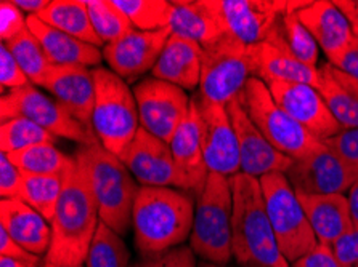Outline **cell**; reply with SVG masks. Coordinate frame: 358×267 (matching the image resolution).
<instances>
[{
	"instance_id": "7",
	"label": "cell",
	"mask_w": 358,
	"mask_h": 267,
	"mask_svg": "<svg viewBox=\"0 0 358 267\" xmlns=\"http://www.w3.org/2000/svg\"><path fill=\"white\" fill-rule=\"evenodd\" d=\"M238 101L270 144L289 159H302L323 147L322 141L302 128L278 106L262 80L249 79Z\"/></svg>"
},
{
	"instance_id": "43",
	"label": "cell",
	"mask_w": 358,
	"mask_h": 267,
	"mask_svg": "<svg viewBox=\"0 0 358 267\" xmlns=\"http://www.w3.org/2000/svg\"><path fill=\"white\" fill-rule=\"evenodd\" d=\"M339 267H358V229H352L331 245Z\"/></svg>"
},
{
	"instance_id": "52",
	"label": "cell",
	"mask_w": 358,
	"mask_h": 267,
	"mask_svg": "<svg viewBox=\"0 0 358 267\" xmlns=\"http://www.w3.org/2000/svg\"><path fill=\"white\" fill-rule=\"evenodd\" d=\"M199 267H225V266H217V264H210V263H203Z\"/></svg>"
},
{
	"instance_id": "6",
	"label": "cell",
	"mask_w": 358,
	"mask_h": 267,
	"mask_svg": "<svg viewBox=\"0 0 358 267\" xmlns=\"http://www.w3.org/2000/svg\"><path fill=\"white\" fill-rule=\"evenodd\" d=\"M95 107L92 128L99 143L111 154L121 155L140 130L138 107L127 82L110 69H94Z\"/></svg>"
},
{
	"instance_id": "41",
	"label": "cell",
	"mask_w": 358,
	"mask_h": 267,
	"mask_svg": "<svg viewBox=\"0 0 358 267\" xmlns=\"http://www.w3.org/2000/svg\"><path fill=\"white\" fill-rule=\"evenodd\" d=\"M323 144L350 163H358V128H343Z\"/></svg>"
},
{
	"instance_id": "11",
	"label": "cell",
	"mask_w": 358,
	"mask_h": 267,
	"mask_svg": "<svg viewBox=\"0 0 358 267\" xmlns=\"http://www.w3.org/2000/svg\"><path fill=\"white\" fill-rule=\"evenodd\" d=\"M224 36L252 47L273 31L291 0H208Z\"/></svg>"
},
{
	"instance_id": "40",
	"label": "cell",
	"mask_w": 358,
	"mask_h": 267,
	"mask_svg": "<svg viewBox=\"0 0 358 267\" xmlns=\"http://www.w3.org/2000/svg\"><path fill=\"white\" fill-rule=\"evenodd\" d=\"M0 82H2L3 89L10 90L21 89V86L31 84L5 43L0 45Z\"/></svg>"
},
{
	"instance_id": "49",
	"label": "cell",
	"mask_w": 358,
	"mask_h": 267,
	"mask_svg": "<svg viewBox=\"0 0 358 267\" xmlns=\"http://www.w3.org/2000/svg\"><path fill=\"white\" fill-rule=\"evenodd\" d=\"M347 200H349L350 206V216H352V224L354 229H358V184L349 190L347 194Z\"/></svg>"
},
{
	"instance_id": "34",
	"label": "cell",
	"mask_w": 358,
	"mask_h": 267,
	"mask_svg": "<svg viewBox=\"0 0 358 267\" xmlns=\"http://www.w3.org/2000/svg\"><path fill=\"white\" fill-rule=\"evenodd\" d=\"M92 26L103 45L113 43L130 34L135 27L115 0H85Z\"/></svg>"
},
{
	"instance_id": "17",
	"label": "cell",
	"mask_w": 358,
	"mask_h": 267,
	"mask_svg": "<svg viewBox=\"0 0 358 267\" xmlns=\"http://www.w3.org/2000/svg\"><path fill=\"white\" fill-rule=\"evenodd\" d=\"M267 86L278 106L322 143L343 130L317 86L307 84H270Z\"/></svg>"
},
{
	"instance_id": "15",
	"label": "cell",
	"mask_w": 358,
	"mask_h": 267,
	"mask_svg": "<svg viewBox=\"0 0 358 267\" xmlns=\"http://www.w3.org/2000/svg\"><path fill=\"white\" fill-rule=\"evenodd\" d=\"M119 159L140 186L177 188L187 192V183L176 165L171 146L142 127Z\"/></svg>"
},
{
	"instance_id": "3",
	"label": "cell",
	"mask_w": 358,
	"mask_h": 267,
	"mask_svg": "<svg viewBox=\"0 0 358 267\" xmlns=\"http://www.w3.org/2000/svg\"><path fill=\"white\" fill-rule=\"evenodd\" d=\"M233 190V256L248 267H291L276 243L260 179L238 173Z\"/></svg>"
},
{
	"instance_id": "14",
	"label": "cell",
	"mask_w": 358,
	"mask_h": 267,
	"mask_svg": "<svg viewBox=\"0 0 358 267\" xmlns=\"http://www.w3.org/2000/svg\"><path fill=\"white\" fill-rule=\"evenodd\" d=\"M201 144L209 173L233 178L241 173L240 144L227 106L198 96Z\"/></svg>"
},
{
	"instance_id": "4",
	"label": "cell",
	"mask_w": 358,
	"mask_h": 267,
	"mask_svg": "<svg viewBox=\"0 0 358 267\" xmlns=\"http://www.w3.org/2000/svg\"><path fill=\"white\" fill-rule=\"evenodd\" d=\"M74 159L89 179L99 205L100 221L124 236L132 226L134 204L142 186L124 162L100 143L80 146Z\"/></svg>"
},
{
	"instance_id": "30",
	"label": "cell",
	"mask_w": 358,
	"mask_h": 267,
	"mask_svg": "<svg viewBox=\"0 0 358 267\" xmlns=\"http://www.w3.org/2000/svg\"><path fill=\"white\" fill-rule=\"evenodd\" d=\"M7 155L23 174H39V176L63 178L76 162V159L63 154L55 144L50 143L31 146L28 149Z\"/></svg>"
},
{
	"instance_id": "32",
	"label": "cell",
	"mask_w": 358,
	"mask_h": 267,
	"mask_svg": "<svg viewBox=\"0 0 358 267\" xmlns=\"http://www.w3.org/2000/svg\"><path fill=\"white\" fill-rule=\"evenodd\" d=\"M63 178L23 174L20 200L28 204L50 222L63 192Z\"/></svg>"
},
{
	"instance_id": "13",
	"label": "cell",
	"mask_w": 358,
	"mask_h": 267,
	"mask_svg": "<svg viewBox=\"0 0 358 267\" xmlns=\"http://www.w3.org/2000/svg\"><path fill=\"white\" fill-rule=\"evenodd\" d=\"M286 176L299 194L345 195L358 184V163L344 160L323 144L320 151L292 162Z\"/></svg>"
},
{
	"instance_id": "44",
	"label": "cell",
	"mask_w": 358,
	"mask_h": 267,
	"mask_svg": "<svg viewBox=\"0 0 358 267\" xmlns=\"http://www.w3.org/2000/svg\"><path fill=\"white\" fill-rule=\"evenodd\" d=\"M0 254L3 258H10L15 261H21V263L29 264L32 267H39V256L29 253L24 250L20 243H16L12 237L8 236L5 229L0 227Z\"/></svg>"
},
{
	"instance_id": "12",
	"label": "cell",
	"mask_w": 358,
	"mask_h": 267,
	"mask_svg": "<svg viewBox=\"0 0 358 267\" xmlns=\"http://www.w3.org/2000/svg\"><path fill=\"white\" fill-rule=\"evenodd\" d=\"M140 127L169 144L189 112L185 90L159 79H145L134 86Z\"/></svg>"
},
{
	"instance_id": "37",
	"label": "cell",
	"mask_w": 358,
	"mask_h": 267,
	"mask_svg": "<svg viewBox=\"0 0 358 267\" xmlns=\"http://www.w3.org/2000/svg\"><path fill=\"white\" fill-rule=\"evenodd\" d=\"M57 136L48 133L39 125L28 119L16 117L0 125V149L3 154H12L31 146L50 143L55 144Z\"/></svg>"
},
{
	"instance_id": "35",
	"label": "cell",
	"mask_w": 358,
	"mask_h": 267,
	"mask_svg": "<svg viewBox=\"0 0 358 267\" xmlns=\"http://www.w3.org/2000/svg\"><path fill=\"white\" fill-rule=\"evenodd\" d=\"M130 252L122 237L100 221L85 258L87 267H129Z\"/></svg>"
},
{
	"instance_id": "36",
	"label": "cell",
	"mask_w": 358,
	"mask_h": 267,
	"mask_svg": "<svg viewBox=\"0 0 358 267\" xmlns=\"http://www.w3.org/2000/svg\"><path fill=\"white\" fill-rule=\"evenodd\" d=\"M138 31L169 29L172 2L166 0H115Z\"/></svg>"
},
{
	"instance_id": "28",
	"label": "cell",
	"mask_w": 358,
	"mask_h": 267,
	"mask_svg": "<svg viewBox=\"0 0 358 267\" xmlns=\"http://www.w3.org/2000/svg\"><path fill=\"white\" fill-rule=\"evenodd\" d=\"M171 34L199 43L201 47L209 45L224 32L219 21L209 8L208 0H178L172 2Z\"/></svg>"
},
{
	"instance_id": "23",
	"label": "cell",
	"mask_w": 358,
	"mask_h": 267,
	"mask_svg": "<svg viewBox=\"0 0 358 267\" xmlns=\"http://www.w3.org/2000/svg\"><path fill=\"white\" fill-rule=\"evenodd\" d=\"M0 227L29 253L47 254L52 243V226L41 213L20 199L0 201Z\"/></svg>"
},
{
	"instance_id": "5",
	"label": "cell",
	"mask_w": 358,
	"mask_h": 267,
	"mask_svg": "<svg viewBox=\"0 0 358 267\" xmlns=\"http://www.w3.org/2000/svg\"><path fill=\"white\" fill-rule=\"evenodd\" d=\"M233 190L229 178L209 173L198 195L189 247L206 263L227 266L233 258Z\"/></svg>"
},
{
	"instance_id": "22",
	"label": "cell",
	"mask_w": 358,
	"mask_h": 267,
	"mask_svg": "<svg viewBox=\"0 0 358 267\" xmlns=\"http://www.w3.org/2000/svg\"><path fill=\"white\" fill-rule=\"evenodd\" d=\"M297 16L327 54L331 64L344 53L355 37L349 20L331 0L308 2L297 12Z\"/></svg>"
},
{
	"instance_id": "9",
	"label": "cell",
	"mask_w": 358,
	"mask_h": 267,
	"mask_svg": "<svg viewBox=\"0 0 358 267\" xmlns=\"http://www.w3.org/2000/svg\"><path fill=\"white\" fill-rule=\"evenodd\" d=\"M252 77L249 48L230 37H220L203 47L199 96L227 106L236 100Z\"/></svg>"
},
{
	"instance_id": "18",
	"label": "cell",
	"mask_w": 358,
	"mask_h": 267,
	"mask_svg": "<svg viewBox=\"0 0 358 267\" xmlns=\"http://www.w3.org/2000/svg\"><path fill=\"white\" fill-rule=\"evenodd\" d=\"M227 112L240 144L241 173L259 179L270 173L286 174L294 160L270 144V141L260 133V130L241 107L238 98L227 105Z\"/></svg>"
},
{
	"instance_id": "42",
	"label": "cell",
	"mask_w": 358,
	"mask_h": 267,
	"mask_svg": "<svg viewBox=\"0 0 358 267\" xmlns=\"http://www.w3.org/2000/svg\"><path fill=\"white\" fill-rule=\"evenodd\" d=\"M23 173L8 159L7 154L0 155V195L2 199H20Z\"/></svg>"
},
{
	"instance_id": "24",
	"label": "cell",
	"mask_w": 358,
	"mask_h": 267,
	"mask_svg": "<svg viewBox=\"0 0 358 267\" xmlns=\"http://www.w3.org/2000/svg\"><path fill=\"white\" fill-rule=\"evenodd\" d=\"M28 29L41 43L48 61L53 66H96L101 63L103 52L66 32L43 23L36 15L28 16Z\"/></svg>"
},
{
	"instance_id": "47",
	"label": "cell",
	"mask_w": 358,
	"mask_h": 267,
	"mask_svg": "<svg viewBox=\"0 0 358 267\" xmlns=\"http://www.w3.org/2000/svg\"><path fill=\"white\" fill-rule=\"evenodd\" d=\"M350 24L358 23V0H333Z\"/></svg>"
},
{
	"instance_id": "31",
	"label": "cell",
	"mask_w": 358,
	"mask_h": 267,
	"mask_svg": "<svg viewBox=\"0 0 358 267\" xmlns=\"http://www.w3.org/2000/svg\"><path fill=\"white\" fill-rule=\"evenodd\" d=\"M308 2L303 0H291L289 8L281 16V34L289 52L307 66L318 68L320 47L306 26L301 23L297 12L306 7Z\"/></svg>"
},
{
	"instance_id": "45",
	"label": "cell",
	"mask_w": 358,
	"mask_h": 267,
	"mask_svg": "<svg viewBox=\"0 0 358 267\" xmlns=\"http://www.w3.org/2000/svg\"><path fill=\"white\" fill-rule=\"evenodd\" d=\"M291 267H339V264L331 252V247L318 243L315 250L302 256L294 264H291Z\"/></svg>"
},
{
	"instance_id": "21",
	"label": "cell",
	"mask_w": 358,
	"mask_h": 267,
	"mask_svg": "<svg viewBox=\"0 0 358 267\" xmlns=\"http://www.w3.org/2000/svg\"><path fill=\"white\" fill-rule=\"evenodd\" d=\"M169 146L178 171L182 173L187 183V192L192 194L193 197H198L203 192L206 181H208L209 170L206 167L203 144H201L199 109L196 98L192 100L188 116L173 135Z\"/></svg>"
},
{
	"instance_id": "51",
	"label": "cell",
	"mask_w": 358,
	"mask_h": 267,
	"mask_svg": "<svg viewBox=\"0 0 358 267\" xmlns=\"http://www.w3.org/2000/svg\"><path fill=\"white\" fill-rule=\"evenodd\" d=\"M42 267H64V266H58V264H53V263H48V261H45V263L42 264ZM83 267V266H80Z\"/></svg>"
},
{
	"instance_id": "10",
	"label": "cell",
	"mask_w": 358,
	"mask_h": 267,
	"mask_svg": "<svg viewBox=\"0 0 358 267\" xmlns=\"http://www.w3.org/2000/svg\"><path fill=\"white\" fill-rule=\"evenodd\" d=\"M0 107H2L0 109L2 122L23 117L37 123L57 138L71 139L80 146L99 143L94 132L87 130L83 123L76 121L58 101L41 93L31 84L3 93L0 100Z\"/></svg>"
},
{
	"instance_id": "16",
	"label": "cell",
	"mask_w": 358,
	"mask_h": 267,
	"mask_svg": "<svg viewBox=\"0 0 358 267\" xmlns=\"http://www.w3.org/2000/svg\"><path fill=\"white\" fill-rule=\"evenodd\" d=\"M249 56L252 64V77L262 80L264 84L317 85L318 68L301 63L289 52L281 34V18L267 39L249 47Z\"/></svg>"
},
{
	"instance_id": "27",
	"label": "cell",
	"mask_w": 358,
	"mask_h": 267,
	"mask_svg": "<svg viewBox=\"0 0 358 267\" xmlns=\"http://www.w3.org/2000/svg\"><path fill=\"white\" fill-rule=\"evenodd\" d=\"M317 90L343 128H358V80L331 63L318 64Z\"/></svg>"
},
{
	"instance_id": "50",
	"label": "cell",
	"mask_w": 358,
	"mask_h": 267,
	"mask_svg": "<svg viewBox=\"0 0 358 267\" xmlns=\"http://www.w3.org/2000/svg\"><path fill=\"white\" fill-rule=\"evenodd\" d=\"M0 267H32V266L21 263V261H15V259L3 258V256H0Z\"/></svg>"
},
{
	"instance_id": "2",
	"label": "cell",
	"mask_w": 358,
	"mask_h": 267,
	"mask_svg": "<svg viewBox=\"0 0 358 267\" xmlns=\"http://www.w3.org/2000/svg\"><path fill=\"white\" fill-rule=\"evenodd\" d=\"M194 197L180 189L145 188L132 211L135 245L145 258L169 252L192 236Z\"/></svg>"
},
{
	"instance_id": "20",
	"label": "cell",
	"mask_w": 358,
	"mask_h": 267,
	"mask_svg": "<svg viewBox=\"0 0 358 267\" xmlns=\"http://www.w3.org/2000/svg\"><path fill=\"white\" fill-rule=\"evenodd\" d=\"M43 89L50 91L76 121L94 132L92 117L96 96L94 70L85 66H52Z\"/></svg>"
},
{
	"instance_id": "8",
	"label": "cell",
	"mask_w": 358,
	"mask_h": 267,
	"mask_svg": "<svg viewBox=\"0 0 358 267\" xmlns=\"http://www.w3.org/2000/svg\"><path fill=\"white\" fill-rule=\"evenodd\" d=\"M260 186L280 252L287 263L294 264L318 247L301 200L285 173L265 174Z\"/></svg>"
},
{
	"instance_id": "48",
	"label": "cell",
	"mask_w": 358,
	"mask_h": 267,
	"mask_svg": "<svg viewBox=\"0 0 358 267\" xmlns=\"http://www.w3.org/2000/svg\"><path fill=\"white\" fill-rule=\"evenodd\" d=\"M13 2L21 12H28L29 15H39L50 5V0H13Z\"/></svg>"
},
{
	"instance_id": "53",
	"label": "cell",
	"mask_w": 358,
	"mask_h": 267,
	"mask_svg": "<svg viewBox=\"0 0 358 267\" xmlns=\"http://www.w3.org/2000/svg\"><path fill=\"white\" fill-rule=\"evenodd\" d=\"M352 29H354V34L358 37V23H355V24H352Z\"/></svg>"
},
{
	"instance_id": "39",
	"label": "cell",
	"mask_w": 358,
	"mask_h": 267,
	"mask_svg": "<svg viewBox=\"0 0 358 267\" xmlns=\"http://www.w3.org/2000/svg\"><path fill=\"white\" fill-rule=\"evenodd\" d=\"M134 267H196L192 247H176L169 252L145 258Z\"/></svg>"
},
{
	"instance_id": "25",
	"label": "cell",
	"mask_w": 358,
	"mask_h": 267,
	"mask_svg": "<svg viewBox=\"0 0 358 267\" xmlns=\"http://www.w3.org/2000/svg\"><path fill=\"white\" fill-rule=\"evenodd\" d=\"M297 197L301 200L318 243L331 247L338 238L354 229L347 195H310L297 192Z\"/></svg>"
},
{
	"instance_id": "29",
	"label": "cell",
	"mask_w": 358,
	"mask_h": 267,
	"mask_svg": "<svg viewBox=\"0 0 358 267\" xmlns=\"http://www.w3.org/2000/svg\"><path fill=\"white\" fill-rule=\"evenodd\" d=\"M36 16L45 24L66 32L76 39L90 43L94 47L103 45L92 26L85 0H53L45 10H42Z\"/></svg>"
},
{
	"instance_id": "26",
	"label": "cell",
	"mask_w": 358,
	"mask_h": 267,
	"mask_svg": "<svg viewBox=\"0 0 358 267\" xmlns=\"http://www.w3.org/2000/svg\"><path fill=\"white\" fill-rule=\"evenodd\" d=\"M201 58L203 47L199 43L171 34L151 74L183 90H193L201 82Z\"/></svg>"
},
{
	"instance_id": "38",
	"label": "cell",
	"mask_w": 358,
	"mask_h": 267,
	"mask_svg": "<svg viewBox=\"0 0 358 267\" xmlns=\"http://www.w3.org/2000/svg\"><path fill=\"white\" fill-rule=\"evenodd\" d=\"M26 29H28V18L23 16V12L16 7L13 0L12 2L2 0L0 2V37H2V43L16 39Z\"/></svg>"
},
{
	"instance_id": "33",
	"label": "cell",
	"mask_w": 358,
	"mask_h": 267,
	"mask_svg": "<svg viewBox=\"0 0 358 267\" xmlns=\"http://www.w3.org/2000/svg\"><path fill=\"white\" fill-rule=\"evenodd\" d=\"M5 45L18 61L20 68L23 69L26 77L29 79L31 85L43 86L53 64L48 61L45 52L42 50L41 43L31 34V31L26 29L23 34L7 42Z\"/></svg>"
},
{
	"instance_id": "1",
	"label": "cell",
	"mask_w": 358,
	"mask_h": 267,
	"mask_svg": "<svg viewBox=\"0 0 358 267\" xmlns=\"http://www.w3.org/2000/svg\"><path fill=\"white\" fill-rule=\"evenodd\" d=\"M63 183L62 197L50 221L52 243L45 261L64 267H80L100 224L99 205L78 160L63 176Z\"/></svg>"
},
{
	"instance_id": "19",
	"label": "cell",
	"mask_w": 358,
	"mask_h": 267,
	"mask_svg": "<svg viewBox=\"0 0 358 267\" xmlns=\"http://www.w3.org/2000/svg\"><path fill=\"white\" fill-rule=\"evenodd\" d=\"M169 37L171 27L162 31L134 29L122 39L105 45L103 58L119 77L126 82L135 80L153 70Z\"/></svg>"
},
{
	"instance_id": "54",
	"label": "cell",
	"mask_w": 358,
	"mask_h": 267,
	"mask_svg": "<svg viewBox=\"0 0 358 267\" xmlns=\"http://www.w3.org/2000/svg\"><path fill=\"white\" fill-rule=\"evenodd\" d=\"M256 267H257V266H256Z\"/></svg>"
},
{
	"instance_id": "46",
	"label": "cell",
	"mask_w": 358,
	"mask_h": 267,
	"mask_svg": "<svg viewBox=\"0 0 358 267\" xmlns=\"http://www.w3.org/2000/svg\"><path fill=\"white\" fill-rule=\"evenodd\" d=\"M333 66H336L347 75H350V77L358 80V37L357 36L352 39L350 45L345 48L344 53L333 63Z\"/></svg>"
}]
</instances>
